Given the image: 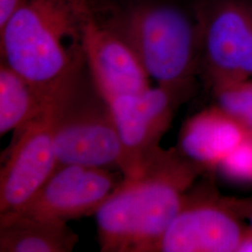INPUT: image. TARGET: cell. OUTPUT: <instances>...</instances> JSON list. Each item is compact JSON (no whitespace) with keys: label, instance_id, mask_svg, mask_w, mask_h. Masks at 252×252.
I'll return each mask as SVG.
<instances>
[{"label":"cell","instance_id":"14","mask_svg":"<svg viewBox=\"0 0 252 252\" xmlns=\"http://www.w3.org/2000/svg\"><path fill=\"white\" fill-rule=\"evenodd\" d=\"M211 90L217 105L252 135V79L218 84Z\"/></svg>","mask_w":252,"mask_h":252},{"label":"cell","instance_id":"5","mask_svg":"<svg viewBox=\"0 0 252 252\" xmlns=\"http://www.w3.org/2000/svg\"><path fill=\"white\" fill-rule=\"evenodd\" d=\"M251 206L220 197L211 186L194 184L151 252H238L250 228L241 218L249 216Z\"/></svg>","mask_w":252,"mask_h":252},{"label":"cell","instance_id":"7","mask_svg":"<svg viewBox=\"0 0 252 252\" xmlns=\"http://www.w3.org/2000/svg\"><path fill=\"white\" fill-rule=\"evenodd\" d=\"M184 100L177 93L157 85L108 103L123 149L125 177L136 176L142 170L146 158L160 147L176 109Z\"/></svg>","mask_w":252,"mask_h":252},{"label":"cell","instance_id":"1","mask_svg":"<svg viewBox=\"0 0 252 252\" xmlns=\"http://www.w3.org/2000/svg\"><path fill=\"white\" fill-rule=\"evenodd\" d=\"M88 0H24L0 27L1 62L54 103L88 73Z\"/></svg>","mask_w":252,"mask_h":252},{"label":"cell","instance_id":"6","mask_svg":"<svg viewBox=\"0 0 252 252\" xmlns=\"http://www.w3.org/2000/svg\"><path fill=\"white\" fill-rule=\"evenodd\" d=\"M200 71L210 87L252 79V0H199Z\"/></svg>","mask_w":252,"mask_h":252},{"label":"cell","instance_id":"15","mask_svg":"<svg viewBox=\"0 0 252 252\" xmlns=\"http://www.w3.org/2000/svg\"><path fill=\"white\" fill-rule=\"evenodd\" d=\"M217 170L229 181L252 183V136L235 148Z\"/></svg>","mask_w":252,"mask_h":252},{"label":"cell","instance_id":"4","mask_svg":"<svg viewBox=\"0 0 252 252\" xmlns=\"http://www.w3.org/2000/svg\"><path fill=\"white\" fill-rule=\"evenodd\" d=\"M51 123L58 165L122 171L123 149L110 106L89 72L54 101Z\"/></svg>","mask_w":252,"mask_h":252},{"label":"cell","instance_id":"8","mask_svg":"<svg viewBox=\"0 0 252 252\" xmlns=\"http://www.w3.org/2000/svg\"><path fill=\"white\" fill-rule=\"evenodd\" d=\"M124 179L123 172L113 169L58 165L34 197L15 212L62 222L95 215Z\"/></svg>","mask_w":252,"mask_h":252},{"label":"cell","instance_id":"12","mask_svg":"<svg viewBox=\"0 0 252 252\" xmlns=\"http://www.w3.org/2000/svg\"><path fill=\"white\" fill-rule=\"evenodd\" d=\"M78 241L67 222L20 212L0 214L1 252H70Z\"/></svg>","mask_w":252,"mask_h":252},{"label":"cell","instance_id":"10","mask_svg":"<svg viewBox=\"0 0 252 252\" xmlns=\"http://www.w3.org/2000/svg\"><path fill=\"white\" fill-rule=\"evenodd\" d=\"M83 48L91 80L108 103L151 87V78L133 50L94 11L84 28Z\"/></svg>","mask_w":252,"mask_h":252},{"label":"cell","instance_id":"17","mask_svg":"<svg viewBox=\"0 0 252 252\" xmlns=\"http://www.w3.org/2000/svg\"><path fill=\"white\" fill-rule=\"evenodd\" d=\"M238 252H252V229L251 226L239 247Z\"/></svg>","mask_w":252,"mask_h":252},{"label":"cell","instance_id":"3","mask_svg":"<svg viewBox=\"0 0 252 252\" xmlns=\"http://www.w3.org/2000/svg\"><path fill=\"white\" fill-rule=\"evenodd\" d=\"M133 50L157 85L187 99L200 71V31L194 8L171 0H140L104 23Z\"/></svg>","mask_w":252,"mask_h":252},{"label":"cell","instance_id":"13","mask_svg":"<svg viewBox=\"0 0 252 252\" xmlns=\"http://www.w3.org/2000/svg\"><path fill=\"white\" fill-rule=\"evenodd\" d=\"M53 103L46 100L26 80L0 64V135L22 132L45 115Z\"/></svg>","mask_w":252,"mask_h":252},{"label":"cell","instance_id":"16","mask_svg":"<svg viewBox=\"0 0 252 252\" xmlns=\"http://www.w3.org/2000/svg\"><path fill=\"white\" fill-rule=\"evenodd\" d=\"M23 1L24 0H0V27L8 22Z\"/></svg>","mask_w":252,"mask_h":252},{"label":"cell","instance_id":"18","mask_svg":"<svg viewBox=\"0 0 252 252\" xmlns=\"http://www.w3.org/2000/svg\"><path fill=\"white\" fill-rule=\"evenodd\" d=\"M248 218L250 219V221H251V224H250V226L252 227V206L250 207V212H249V216H248Z\"/></svg>","mask_w":252,"mask_h":252},{"label":"cell","instance_id":"11","mask_svg":"<svg viewBox=\"0 0 252 252\" xmlns=\"http://www.w3.org/2000/svg\"><path fill=\"white\" fill-rule=\"evenodd\" d=\"M250 136L234 117L215 104L184 123L178 149L207 171H213Z\"/></svg>","mask_w":252,"mask_h":252},{"label":"cell","instance_id":"2","mask_svg":"<svg viewBox=\"0 0 252 252\" xmlns=\"http://www.w3.org/2000/svg\"><path fill=\"white\" fill-rule=\"evenodd\" d=\"M206 172L178 148L154 150L95 213L101 252H152Z\"/></svg>","mask_w":252,"mask_h":252},{"label":"cell","instance_id":"9","mask_svg":"<svg viewBox=\"0 0 252 252\" xmlns=\"http://www.w3.org/2000/svg\"><path fill=\"white\" fill-rule=\"evenodd\" d=\"M53 105V104H52ZM19 133L0 172V214L22 209L57 167L51 108Z\"/></svg>","mask_w":252,"mask_h":252}]
</instances>
